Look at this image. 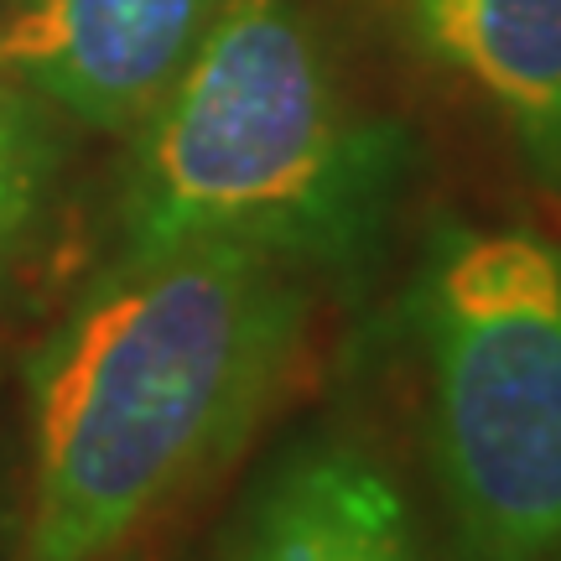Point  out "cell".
Instances as JSON below:
<instances>
[{
  "label": "cell",
  "mask_w": 561,
  "mask_h": 561,
  "mask_svg": "<svg viewBox=\"0 0 561 561\" xmlns=\"http://www.w3.org/2000/svg\"><path fill=\"white\" fill-rule=\"evenodd\" d=\"M318 280L244 244L104 261L26 354L16 561H115L240 453L291 380Z\"/></svg>",
  "instance_id": "6da1fadb"
},
{
  "label": "cell",
  "mask_w": 561,
  "mask_h": 561,
  "mask_svg": "<svg viewBox=\"0 0 561 561\" xmlns=\"http://www.w3.org/2000/svg\"><path fill=\"white\" fill-rule=\"evenodd\" d=\"M125 146L104 261L244 244L312 280L380 255L411 172L401 125L354 100L301 0H229Z\"/></svg>",
  "instance_id": "7a4b0ae2"
},
{
  "label": "cell",
  "mask_w": 561,
  "mask_h": 561,
  "mask_svg": "<svg viewBox=\"0 0 561 561\" xmlns=\"http://www.w3.org/2000/svg\"><path fill=\"white\" fill-rule=\"evenodd\" d=\"M411 333L458 557L561 561V244L520 224H437Z\"/></svg>",
  "instance_id": "3957f363"
},
{
  "label": "cell",
  "mask_w": 561,
  "mask_h": 561,
  "mask_svg": "<svg viewBox=\"0 0 561 561\" xmlns=\"http://www.w3.org/2000/svg\"><path fill=\"white\" fill-rule=\"evenodd\" d=\"M229 0H0V83L125 140L198 58Z\"/></svg>",
  "instance_id": "277c9868"
},
{
  "label": "cell",
  "mask_w": 561,
  "mask_h": 561,
  "mask_svg": "<svg viewBox=\"0 0 561 561\" xmlns=\"http://www.w3.org/2000/svg\"><path fill=\"white\" fill-rule=\"evenodd\" d=\"M411 47L504 125L561 198V0H396Z\"/></svg>",
  "instance_id": "5b68a950"
},
{
  "label": "cell",
  "mask_w": 561,
  "mask_h": 561,
  "mask_svg": "<svg viewBox=\"0 0 561 561\" xmlns=\"http://www.w3.org/2000/svg\"><path fill=\"white\" fill-rule=\"evenodd\" d=\"M229 561H426L396 479L380 462L343 447L307 442L244 510Z\"/></svg>",
  "instance_id": "8992f818"
},
{
  "label": "cell",
  "mask_w": 561,
  "mask_h": 561,
  "mask_svg": "<svg viewBox=\"0 0 561 561\" xmlns=\"http://www.w3.org/2000/svg\"><path fill=\"white\" fill-rule=\"evenodd\" d=\"M73 125L42 100L0 83V297L42 250L68 178Z\"/></svg>",
  "instance_id": "52a82bcc"
},
{
  "label": "cell",
  "mask_w": 561,
  "mask_h": 561,
  "mask_svg": "<svg viewBox=\"0 0 561 561\" xmlns=\"http://www.w3.org/2000/svg\"><path fill=\"white\" fill-rule=\"evenodd\" d=\"M21 510H26V462H21L16 437L0 426V561H16Z\"/></svg>",
  "instance_id": "ba28073f"
},
{
  "label": "cell",
  "mask_w": 561,
  "mask_h": 561,
  "mask_svg": "<svg viewBox=\"0 0 561 561\" xmlns=\"http://www.w3.org/2000/svg\"><path fill=\"white\" fill-rule=\"evenodd\" d=\"M5 369H11V364H5V343H0V380H5Z\"/></svg>",
  "instance_id": "9c48e42d"
},
{
  "label": "cell",
  "mask_w": 561,
  "mask_h": 561,
  "mask_svg": "<svg viewBox=\"0 0 561 561\" xmlns=\"http://www.w3.org/2000/svg\"><path fill=\"white\" fill-rule=\"evenodd\" d=\"M224 561H229V551H224Z\"/></svg>",
  "instance_id": "30bf717a"
},
{
  "label": "cell",
  "mask_w": 561,
  "mask_h": 561,
  "mask_svg": "<svg viewBox=\"0 0 561 561\" xmlns=\"http://www.w3.org/2000/svg\"><path fill=\"white\" fill-rule=\"evenodd\" d=\"M115 561H121V557H115Z\"/></svg>",
  "instance_id": "8fae6325"
}]
</instances>
